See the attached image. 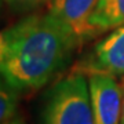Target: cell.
Segmentation results:
<instances>
[{"instance_id": "6da1fadb", "label": "cell", "mask_w": 124, "mask_h": 124, "mask_svg": "<svg viewBox=\"0 0 124 124\" xmlns=\"http://www.w3.org/2000/svg\"><path fill=\"white\" fill-rule=\"evenodd\" d=\"M0 76L18 93L44 87L61 73L79 41L50 13L31 14L4 31Z\"/></svg>"}, {"instance_id": "7a4b0ae2", "label": "cell", "mask_w": 124, "mask_h": 124, "mask_svg": "<svg viewBox=\"0 0 124 124\" xmlns=\"http://www.w3.org/2000/svg\"><path fill=\"white\" fill-rule=\"evenodd\" d=\"M40 124H94L88 76L73 69L47 91Z\"/></svg>"}, {"instance_id": "3957f363", "label": "cell", "mask_w": 124, "mask_h": 124, "mask_svg": "<svg viewBox=\"0 0 124 124\" xmlns=\"http://www.w3.org/2000/svg\"><path fill=\"white\" fill-rule=\"evenodd\" d=\"M73 69L91 73L124 76V25L110 31L97 41Z\"/></svg>"}, {"instance_id": "277c9868", "label": "cell", "mask_w": 124, "mask_h": 124, "mask_svg": "<svg viewBox=\"0 0 124 124\" xmlns=\"http://www.w3.org/2000/svg\"><path fill=\"white\" fill-rule=\"evenodd\" d=\"M93 99L94 124H120L124 91L115 76L105 73L88 75Z\"/></svg>"}, {"instance_id": "5b68a950", "label": "cell", "mask_w": 124, "mask_h": 124, "mask_svg": "<svg viewBox=\"0 0 124 124\" xmlns=\"http://www.w3.org/2000/svg\"><path fill=\"white\" fill-rule=\"evenodd\" d=\"M98 0H50L48 13L68 28L79 44L88 41V21Z\"/></svg>"}, {"instance_id": "8992f818", "label": "cell", "mask_w": 124, "mask_h": 124, "mask_svg": "<svg viewBox=\"0 0 124 124\" xmlns=\"http://www.w3.org/2000/svg\"><path fill=\"white\" fill-rule=\"evenodd\" d=\"M124 25V0H98L88 21L90 37Z\"/></svg>"}, {"instance_id": "52a82bcc", "label": "cell", "mask_w": 124, "mask_h": 124, "mask_svg": "<svg viewBox=\"0 0 124 124\" xmlns=\"http://www.w3.org/2000/svg\"><path fill=\"white\" fill-rule=\"evenodd\" d=\"M18 94L19 93L0 76V124H4L17 116Z\"/></svg>"}, {"instance_id": "ba28073f", "label": "cell", "mask_w": 124, "mask_h": 124, "mask_svg": "<svg viewBox=\"0 0 124 124\" xmlns=\"http://www.w3.org/2000/svg\"><path fill=\"white\" fill-rule=\"evenodd\" d=\"M50 0H3L7 7H8L13 13L18 14H26L31 11L40 8L43 4H46Z\"/></svg>"}, {"instance_id": "9c48e42d", "label": "cell", "mask_w": 124, "mask_h": 124, "mask_svg": "<svg viewBox=\"0 0 124 124\" xmlns=\"http://www.w3.org/2000/svg\"><path fill=\"white\" fill-rule=\"evenodd\" d=\"M4 54H6V33L4 31L0 32V66L3 63L4 59Z\"/></svg>"}, {"instance_id": "30bf717a", "label": "cell", "mask_w": 124, "mask_h": 124, "mask_svg": "<svg viewBox=\"0 0 124 124\" xmlns=\"http://www.w3.org/2000/svg\"><path fill=\"white\" fill-rule=\"evenodd\" d=\"M4 124H26L25 123V120L22 119V117H21V116H14L13 119H10L8 121H6Z\"/></svg>"}, {"instance_id": "8fae6325", "label": "cell", "mask_w": 124, "mask_h": 124, "mask_svg": "<svg viewBox=\"0 0 124 124\" xmlns=\"http://www.w3.org/2000/svg\"><path fill=\"white\" fill-rule=\"evenodd\" d=\"M120 124H124V95H123V105H121V119H120Z\"/></svg>"}, {"instance_id": "7c38bea8", "label": "cell", "mask_w": 124, "mask_h": 124, "mask_svg": "<svg viewBox=\"0 0 124 124\" xmlns=\"http://www.w3.org/2000/svg\"><path fill=\"white\" fill-rule=\"evenodd\" d=\"M1 1H3V0H0V6H1Z\"/></svg>"}]
</instances>
